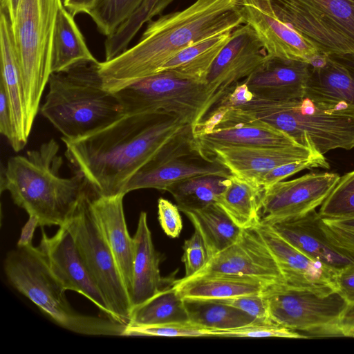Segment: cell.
<instances>
[{"label": "cell", "mask_w": 354, "mask_h": 354, "mask_svg": "<svg viewBox=\"0 0 354 354\" xmlns=\"http://www.w3.org/2000/svg\"><path fill=\"white\" fill-rule=\"evenodd\" d=\"M164 113L122 115L75 138L62 137L65 156L99 195L124 193L133 176L187 125Z\"/></svg>", "instance_id": "obj_1"}, {"label": "cell", "mask_w": 354, "mask_h": 354, "mask_svg": "<svg viewBox=\"0 0 354 354\" xmlns=\"http://www.w3.org/2000/svg\"><path fill=\"white\" fill-rule=\"evenodd\" d=\"M243 24L238 0H196L187 8L148 22L140 40L100 62L103 86L111 93L158 73L178 53Z\"/></svg>", "instance_id": "obj_2"}, {"label": "cell", "mask_w": 354, "mask_h": 354, "mask_svg": "<svg viewBox=\"0 0 354 354\" xmlns=\"http://www.w3.org/2000/svg\"><path fill=\"white\" fill-rule=\"evenodd\" d=\"M59 145L53 138L25 155L10 157L1 171V192L7 190L17 206L39 219L40 227L64 225L88 184L75 174L64 178Z\"/></svg>", "instance_id": "obj_3"}, {"label": "cell", "mask_w": 354, "mask_h": 354, "mask_svg": "<svg viewBox=\"0 0 354 354\" xmlns=\"http://www.w3.org/2000/svg\"><path fill=\"white\" fill-rule=\"evenodd\" d=\"M225 119L230 124L263 122L323 155L335 149L354 148V111L325 109L306 97L277 101L253 95L230 108Z\"/></svg>", "instance_id": "obj_4"}, {"label": "cell", "mask_w": 354, "mask_h": 354, "mask_svg": "<svg viewBox=\"0 0 354 354\" xmlns=\"http://www.w3.org/2000/svg\"><path fill=\"white\" fill-rule=\"evenodd\" d=\"M41 114L62 134L75 138L121 117L113 93L104 89L100 62L83 61L51 73Z\"/></svg>", "instance_id": "obj_5"}, {"label": "cell", "mask_w": 354, "mask_h": 354, "mask_svg": "<svg viewBox=\"0 0 354 354\" xmlns=\"http://www.w3.org/2000/svg\"><path fill=\"white\" fill-rule=\"evenodd\" d=\"M4 271L10 283L59 326L86 335H124L127 324L106 316L82 314L72 307L66 290L52 273L39 247H17L9 252Z\"/></svg>", "instance_id": "obj_6"}, {"label": "cell", "mask_w": 354, "mask_h": 354, "mask_svg": "<svg viewBox=\"0 0 354 354\" xmlns=\"http://www.w3.org/2000/svg\"><path fill=\"white\" fill-rule=\"evenodd\" d=\"M62 0H20L12 24L23 84L28 135L51 75L55 24Z\"/></svg>", "instance_id": "obj_7"}, {"label": "cell", "mask_w": 354, "mask_h": 354, "mask_svg": "<svg viewBox=\"0 0 354 354\" xmlns=\"http://www.w3.org/2000/svg\"><path fill=\"white\" fill-rule=\"evenodd\" d=\"M114 93L123 115L171 114L193 128L221 98L206 84L180 77L169 71L141 79Z\"/></svg>", "instance_id": "obj_8"}, {"label": "cell", "mask_w": 354, "mask_h": 354, "mask_svg": "<svg viewBox=\"0 0 354 354\" xmlns=\"http://www.w3.org/2000/svg\"><path fill=\"white\" fill-rule=\"evenodd\" d=\"M262 294L274 322L307 338L345 337L343 319L349 305L338 291L323 295L279 284Z\"/></svg>", "instance_id": "obj_9"}, {"label": "cell", "mask_w": 354, "mask_h": 354, "mask_svg": "<svg viewBox=\"0 0 354 354\" xmlns=\"http://www.w3.org/2000/svg\"><path fill=\"white\" fill-rule=\"evenodd\" d=\"M277 16L319 52L354 54V0H270Z\"/></svg>", "instance_id": "obj_10"}, {"label": "cell", "mask_w": 354, "mask_h": 354, "mask_svg": "<svg viewBox=\"0 0 354 354\" xmlns=\"http://www.w3.org/2000/svg\"><path fill=\"white\" fill-rule=\"evenodd\" d=\"M65 224L71 230L80 253L114 319L128 324L132 310L130 298L113 255L93 212L89 185L73 214Z\"/></svg>", "instance_id": "obj_11"}, {"label": "cell", "mask_w": 354, "mask_h": 354, "mask_svg": "<svg viewBox=\"0 0 354 354\" xmlns=\"http://www.w3.org/2000/svg\"><path fill=\"white\" fill-rule=\"evenodd\" d=\"M339 178L332 172L310 173L263 188L260 223L272 225L315 210L328 197Z\"/></svg>", "instance_id": "obj_12"}, {"label": "cell", "mask_w": 354, "mask_h": 354, "mask_svg": "<svg viewBox=\"0 0 354 354\" xmlns=\"http://www.w3.org/2000/svg\"><path fill=\"white\" fill-rule=\"evenodd\" d=\"M39 248L56 279L66 290H73L89 299L106 316L114 319L106 301L90 274L66 225L59 227L49 237L41 227Z\"/></svg>", "instance_id": "obj_13"}, {"label": "cell", "mask_w": 354, "mask_h": 354, "mask_svg": "<svg viewBox=\"0 0 354 354\" xmlns=\"http://www.w3.org/2000/svg\"><path fill=\"white\" fill-rule=\"evenodd\" d=\"M205 272L250 277L269 286L285 284L275 258L256 227L243 229L239 239L213 257L198 274Z\"/></svg>", "instance_id": "obj_14"}, {"label": "cell", "mask_w": 354, "mask_h": 354, "mask_svg": "<svg viewBox=\"0 0 354 354\" xmlns=\"http://www.w3.org/2000/svg\"><path fill=\"white\" fill-rule=\"evenodd\" d=\"M271 251L288 287L328 295L337 291V274L303 253L281 237L270 225L255 227Z\"/></svg>", "instance_id": "obj_15"}, {"label": "cell", "mask_w": 354, "mask_h": 354, "mask_svg": "<svg viewBox=\"0 0 354 354\" xmlns=\"http://www.w3.org/2000/svg\"><path fill=\"white\" fill-rule=\"evenodd\" d=\"M243 24L256 32L268 55L308 63L319 53L275 14L270 0H238Z\"/></svg>", "instance_id": "obj_16"}, {"label": "cell", "mask_w": 354, "mask_h": 354, "mask_svg": "<svg viewBox=\"0 0 354 354\" xmlns=\"http://www.w3.org/2000/svg\"><path fill=\"white\" fill-rule=\"evenodd\" d=\"M267 55L254 30L248 24L241 25L213 62L205 84L222 97L230 86L254 73Z\"/></svg>", "instance_id": "obj_17"}, {"label": "cell", "mask_w": 354, "mask_h": 354, "mask_svg": "<svg viewBox=\"0 0 354 354\" xmlns=\"http://www.w3.org/2000/svg\"><path fill=\"white\" fill-rule=\"evenodd\" d=\"M205 152L220 161L232 175L257 185L265 174L278 166L321 154L301 145L222 146Z\"/></svg>", "instance_id": "obj_18"}, {"label": "cell", "mask_w": 354, "mask_h": 354, "mask_svg": "<svg viewBox=\"0 0 354 354\" xmlns=\"http://www.w3.org/2000/svg\"><path fill=\"white\" fill-rule=\"evenodd\" d=\"M304 97L325 109L354 111V54H326L322 66L309 65Z\"/></svg>", "instance_id": "obj_19"}, {"label": "cell", "mask_w": 354, "mask_h": 354, "mask_svg": "<svg viewBox=\"0 0 354 354\" xmlns=\"http://www.w3.org/2000/svg\"><path fill=\"white\" fill-rule=\"evenodd\" d=\"M209 174L229 177L232 174L220 161L205 151L173 158L154 155L130 179L124 193L148 188L166 191L177 181Z\"/></svg>", "instance_id": "obj_20"}, {"label": "cell", "mask_w": 354, "mask_h": 354, "mask_svg": "<svg viewBox=\"0 0 354 354\" xmlns=\"http://www.w3.org/2000/svg\"><path fill=\"white\" fill-rule=\"evenodd\" d=\"M321 223L322 216L315 209L304 216L270 226L292 245L338 274L354 264V257L332 243Z\"/></svg>", "instance_id": "obj_21"}, {"label": "cell", "mask_w": 354, "mask_h": 354, "mask_svg": "<svg viewBox=\"0 0 354 354\" xmlns=\"http://www.w3.org/2000/svg\"><path fill=\"white\" fill-rule=\"evenodd\" d=\"M124 194L105 196L90 187L91 205L120 272L129 296L134 259L133 238L129 235L123 207Z\"/></svg>", "instance_id": "obj_22"}, {"label": "cell", "mask_w": 354, "mask_h": 354, "mask_svg": "<svg viewBox=\"0 0 354 354\" xmlns=\"http://www.w3.org/2000/svg\"><path fill=\"white\" fill-rule=\"evenodd\" d=\"M308 73L306 62L267 55L263 64L243 81L257 97L289 101L305 96Z\"/></svg>", "instance_id": "obj_23"}, {"label": "cell", "mask_w": 354, "mask_h": 354, "mask_svg": "<svg viewBox=\"0 0 354 354\" xmlns=\"http://www.w3.org/2000/svg\"><path fill=\"white\" fill-rule=\"evenodd\" d=\"M1 80L7 95L16 138V152L24 148L29 135L26 126V106L12 23L6 10H0Z\"/></svg>", "instance_id": "obj_24"}, {"label": "cell", "mask_w": 354, "mask_h": 354, "mask_svg": "<svg viewBox=\"0 0 354 354\" xmlns=\"http://www.w3.org/2000/svg\"><path fill=\"white\" fill-rule=\"evenodd\" d=\"M133 238L134 259L129 293L132 309L149 299L168 285V281L160 275V255L154 248L145 212L140 214Z\"/></svg>", "instance_id": "obj_25"}, {"label": "cell", "mask_w": 354, "mask_h": 354, "mask_svg": "<svg viewBox=\"0 0 354 354\" xmlns=\"http://www.w3.org/2000/svg\"><path fill=\"white\" fill-rule=\"evenodd\" d=\"M183 299H220L261 293L269 285L255 278L218 272H205L174 282Z\"/></svg>", "instance_id": "obj_26"}, {"label": "cell", "mask_w": 354, "mask_h": 354, "mask_svg": "<svg viewBox=\"0 0 354 354\" xmlns=\"http://www.w3.org/2000/svg\"><path fill=\"white\" fill-rule=\"evenodd\" d=\"M196 137L205 151L222 146L299 145L282 131L259 121L240 122L221 127Z\"/></svg>", "instance_id": "obj_27"}, {"label": "cell", "mask_w": 354, "mask_h": 354, "mask_svg": "<svg viewBox=\"0 0 354 354\" xmlns=\"http://www.w3.org/2000/svg\"><path fill=\"white\" fill-rule=\"evenodd\" d=\"M232 32L217 34L186 47L159 72L169 71L180 77L205 84L213 62L230 39Z\"/></svg>", "instance_id": "obj_28"}, {"label": "cell", "mask_w": 354, "mask_h": 354, "mask_svg": "<svg viewBox=\"0 0 354 354\" xmlns=\"http://www.w3.org/2000/svg\"><path fill=\"white\" fill-rule=\"evenodd\" d=\"M83 61L97 62L89 50L74 17L60 6L55 24L51 73L63 71Z\"/></svg>", "instance_id": "obj_29"}, {"label": "cell", "mask_w": 354, "mask_h": 354, "mask_svg": "<svg viewBox=\"0 0 354 354\" xmlns=\"http://www.w3.org/2000/svg\"><path fill=\"white\" fill-rule=\"evenodd\" d=\"M183 213L203 237L212 258L234 244L243 230L216 203Z\"/></svg>", "instance_id": "obj_30"}, {"label": "cell", "mask_w": 354, "mask_h": 354, "mask_svg": "<svg viewBox=\"0 0 354 354\" xmlns=\"http://www.w3.org/2000/svg\"><path fill=\"white\" fill-rule=\"evenodd\" d=\"M263 187L231 174L228 183L217 198V203L241 229L260 223V200Z\"/></svg>", "instance_id": "obj_31"}, {"label": "cell", "mask_w": 354, "mask_h": 354, "mask_svg": "<svg viewBox=\"0 0 354 354\" xmlns=\"http://www.w3.org/2000/svg\"><path fill=\"white\" fill-rule=\"evenodd\" d=\"M189 323L184 299L177 292L174 282L132 309L128 324L153 326Z\"/></svg>", "instance_id": "obj_32"}, {"label": "cell", "mask_w": 354, "mask_h": 354, "mask_svg": "<svg viewBox=\"0 0 354 354\" xmlns=\"http://www.w3.org/2000/svg\"><path fill=\"white\" fill-rule=\"evenodd\" d=\"M228 178L218 175H200L177 181L169 185V192L183 212L203 208L216 203L225 190Z\"/></svg>", "instance_id": "obj_33"}, {"label": "cell", "mask_w": 354, "mask_h": 354, "mask_svg": "<svg viewBox=\"0 0 354 354\" xmlns=\"http://www.w3.org/2000/svg\"><path fill=\"white\" fill-rule=\"evenodd\" d=\"M189 323L208 330L241 327L254 320L245 312L214 299H184Z\"/></svg>", "instance_id": "obj_34"}, {"label": "cell", "mask_w": 354, "mask_h": 354, "mask_svg": "<svg viewBox=\"0 0 354 354\" xmlns=\"http://www.w3.org/2000/svg\"><path fill=\"white\" fill-rule=\"evenodd\" d=\"M161 0H145L138 9L104 42L105 60L118 56L128 48L133 38L142 26L154 17V12Z\"/></svg>", "instance_id": "obj_35"}, {"label": "cell", "mask_w": 354, "mask_h": 354, "mask_svg": "<svg viewBox=\"0 0 354 354\" xmlns=\"http://www.w3.org/2000/svg\"><path fill=\"white\" fill-rule=\"evenodd\" d=\"M145 0H100L88 15L98 30L108 37L128 19Z\"/></svg>", "instance_id": "obj_36"}, {"label": "cell", "mask_w": 354, "mask_h": 354, "mask_svg": "<svg viewBox=\"0 0 354 354\" xmlns=\"http://www.w3.org/2000/svg\"><path fill=\"white\" fill-rule=\"evenodd\" d=\"M319 214L323 218L354 215V170L339 178Z\"/></svg>", "instance_id": "obj_37"}, {"label": "cell", "mask_w": 354, "mask_h": 354, "mask_svg": "<svg viewBox=\"0 0 354 354\" xmlns=\"http://www.w3.org/2000/svg\"><path fill=\"white\" fill-rule=\"evenodd\" d=\"M211 337H283L306 339L301 333L282 326L270 319H256L245 326L225 330H209Z\"/></svg>", "instance_id": "obj_38"}, {"label": "cell", "mask_w": 354, "mask_h": 354, "mask_svg": "<svg viewBox=\"0 0 354 354\" xmlns=\"http://www.w3.org/2000/svg\"><path fill=\"white\" fill-rule=\"evenodd\" d=\"M123 336L211 337L208 329L201 328L190 323L166 324L153 326L127 324Z\"/></svg>", "instance_id": "obj_39"}, {"label": "cell", "mask_w": 354, "mask_h": 354, "mask_svg": "<svg viewBox=\"0 0 354 354\" xmlns=\"http://www.w3.org/2000/svg\"><path fill=\"white\" fill-rule=\"evenodd\" d=\"M322 227L336 246L354 257V215L322 217Z\"/></svg>", "instance_id": "obj_40"}, {"label": "cell", "mask_w": 354, "mask_h": 354, "mask_svg": "<svg viewBox=\"0 0 354 354\" xmlns=\"http://www.w3.org/2000/svg\"><path fill=\"white\" fill-rule=\"evenodd\" d=\"M183 248L182 261L185 269L184 278L198 274L212 259L203 237L196 230L185 241Z\"/></svg>", "instance_id": "obj_41"}, {"label": "cell", "mask_w": 354, "mask_h": 354, "mask_svg": "<svg viewBox=\"0 0 354 354\" xmlns=\"http://www.w3.org/2000/svg\"><path fill=\"white\" fill-rule=\"evenodd\" d=\"M313 167L329 168V165L324 155L319 154L309 158L299 160L278 166L265 174L261 178L259 185L263 188H265L281 181L301 170Z\"/></svg>", "instance_id": "obj_42"}, {"label": "cell", "mask_w": 354, "mask_h": 354, "mask_svg": "<svg viewBox=\"0 0 354 354\" xmlns=\"http://www.w3.org/2000/svg\"><path fill=\"white\" fill-rule=\"evenodd\" d=\"M214 300L241 310L256 319H270L268 305L262 292Z\"/></svg>", "instance_id": "obj_43"}, {"label": "cell", "mask_w": 354, "mask_h": 354, "mask_svg": "<svg viewBox=\"0 0 354 354\" xmlns=\"http://www.w3.org/2000/svg\"><path fill=\"white\" fill-rule=\"evenodd\" d=\"M158 212V220L165 233L172 238L178 237L183 228L178 207L165 198H160Z\"/></svg>", "instance_id": "obj_44"}, {"label": "cell", "mask_w": 354, "mask_h": 354, "mask_svg": "<svg viewBox=\"0 0 354 354\" xmlns=\"http://www.w3.org/2000/svg\"><path fill=\"white\" fill-rule=\"evenodd\" d=\"M0 132L7 138L11 147L15 151L17 143L10 106L6 93L1 84H0Z\"/></svg>", "instance_id": "obj_45"}, {"label": "cell", "mask_w": 354, "mask_h": 354, "mask_svg": "<svg viewBox=\"0 0 354 354\" xmlns=\"http://www.w3.org/2000/svg\"><path fill=\"white\" fill-rule=\"evenodd\" d=\"M337 291L349 307L354 306V264L342 270L337 274Z\"/></svg>", "instance_id": "obj_46"}, {"label": "cell", "mask_w": 354, "mask_h": 354, "mask_svg": "<svg viewBox=\"0 0 354 354\" xmlns=\"http://www.w3.org/2000/svg\"><path fill=\"white\" fill-rule=\"evenodd\" d=\"M28 219L21 229L19 239L17 241L18 248H25L32 245V239L36 228L40 226L39 219L35 215H28Z\"/></svg>", "instance_id": "obj_47"}, {"label": "cell", "mask_w": 354, "mask_h": 354, "mask_svg": "<svg viewBox=\"0 0 354 354\" xmlns=\"http://www.w3.org/2000/svg\"><path fill=\"white\" fill-rule=\"evenodd\" d=\"M100 0H63V6L73 16L88 14Z\"/></svg>", "instance_id": "obj_48"}, {"label": "cell", "mask_w": 354, "mask_h": 354, "mask_svg": "<svg viewBox=\"0 0 354 354\" xmlns=\"http://www.w3.org/2000/svg\"><path fill=\"white\" fill-rule=\"evenodd\" d=\"M343 325L345 337H353L354 306L348 307L343 319Z\"/></svg>", "instance_id": "obj_49"}, {"label": "cell", "mask_w": 354, "mask_h": 354, "mask_svg": "<svg viewBox=\"0 0 354 354\" xmlns=\"http://www.w3.org/2000/svg\"><path fill=\"white\" fill-rule=\"evenodd\" d=\"M20 0H0V10H8L12 24L17 14Z\"/></svg>", "instance_id": "obj_50"}, {"label": "cell", "mask_w": 354, "mask_h": 354, "mask_svg": "<svg viewBox=\"0 0 354 354\" xmlns=\"http://www.w3.org/2000/svg\"><path fill=\"white\" fill-rule=\"evenodd\" d=\"M353 337H354V336H353Z\"/></svg>", "instance_id": "obj_51"}]
</instances>
